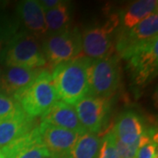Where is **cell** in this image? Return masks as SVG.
<instances>
[{
  "label": "cell",
  "mask_w": 158,
  "mask_h": 158,
  "mask_svg": "<svg viewBox=\"0 0 158 158\" xmlns=\"http://www.w3.org/2000/svg\"><path fill=\"white\" fill-rule=\"evenodd\" d=\"M92 59L80 56L56 65L51 74L61 101L75 106L89 94V69Z\"/></svg>",
  "instance_id": "6da1fadb"
},
{
  "label": "cell",
  "mask_w": 158,
  "mask_h": 158,
  "mask_svg": "<svg viewBox=\"0 0 158 158\" xmlns=\"http://www.w3.org/2000/svg\"><path fill=\"white\" fill-rule=\"evenodd\" d=\"M4 66L41 69L47 64L39 39L26 30L19 31L0 55Z\"/></svg>",
  "instance_id": "7a4b0ae2"
},
{
  "label": "cell",
  "mask_w": 158,
  "mask_h": 158,
  "mask_svg": "<svg viewBox=\"0 0 158 158\" xmlns=\"http://www.w3.org/2000/svg\"><path fill=\"white\" fill-rule=\"evenodd\" d=\"M57 101L59 98L51 74L46 69H42L18 99L23 112L32 118L41 117Z\"/></svg>",
  "instance_id": "3957f363"
},
{
  "label": "cell",
  "mask_w": 158,
  "mask_h": 158,
  "mask_svg": "<svg viewBox=\"0 0 158 158\" xmlns=\"http://www.w3.org/2000/svg\"><path fill=\"white\" fill-rule=\"evenodd\" d=\"M120 81L119 56L110 54L92 60L89 69V94L110 98L118 90Z\"/></svg>",
  "instance_id": "277c9868"
},
{
  "label": "cell",
  "mask_w": 158,
  "mask_h": 158,
  "mask_svg": "<svg viewBox=\"0 0 158 158\" xmlns=\"http://www.w3.org/2000/svg\"><path fill=\"white\" fill-rule=\"evenodd\" d=\"M46 61L56 67L82 56V34L77 27H70L62 32L47 35L42 44Z\"/></svg>",
  "instance_id": "5b68a950"
},
{
  "label": "cell",
  "mask_w": 158,
  "mask_h": 158,
  "mask_svg": "<svg viewBox=\"0 0 158 158\" xmlns=\"http://www.w3.org/2000/svg\"><path fill=\"white\" fill-rule=\"evenodd\" d=\"M120 22L119 14L113 13L102 25L86 29L82 34V47L85 56L100 59L113 52V33Z\"/></svg>",
  "instance_id": "8992f818"
},
{
  "label": "cell",
  "mask_w": 158,
  "mask_h": 158,
  "mask_svg": "<svg viewBox=\"0 0 158 158\" xmlns=\"http://www.w3.org/2000/svg\"><path fill=\"white\" fill-rule=\"evenodd\" d=\"M158 38L135 48L123 58L127 62L132 81L141 85L156 74L158 66Z\"/></svg>",
  "instance_id": "52a82bcc"
},
{
  "label": "cell",
  "mask_w": 158,
  "mask_h": 158,
  "mask_svg": "<svg viewBox=\"0 0 158 158\" xmlns=\"http://www.w3.org/2000/svg\"><path fill=\"white\" fill-rule=\"evenodd\" d=\"M158 38L157 11L141 20L132 28L117 29L115 47L117 55L124 58L135 48Z\"/></svg>",
  "instance_id": "ba28073f"
},
{
  "label": "cell",
  "mask_w": 158,
  "mask_h": 158,
  "mask_svg": "<svg viewBox=\"0 0 158 158\" xmlns=\"http://www.w3.org/2000/svg\"><path fill=\"white\" fill-rule=\"evenodd\" d=\"M73 106L86 132L97 135L106 128L111 108L110 98L87 95Z\"/></svg>",
  "instance_id": "9c48e42d"
},
{
  "label": "cell",
  "mask_w": 158,
  "mask_h": 158,
  "mask_svg": "<svg viewBox=\"0 0 158 158\" xmlns=\"http://www.w3.org/2000/svg\"><path fill=\"white\" fill-rule=\"evenodd\" d=\"M40 138L50 154L51 158H62L79 137L73 131L41 122L38 126Z\"/></svg>",
  "instance_id": "30bf717a"
},
{
  "label": "cell",
  "mask_w": 158,
  "mask_h": 158,
  "mask_svg": "<svg viewBox=\"0 0 158 158\" xmlns=\"http://www.w3.org/2000/svg\"><path fill=\"white\" fill-rule=\"evenodd\" d=\"M41 71L42 69L4 66L1 75V92L14 98L18 101Z\"/></svg>",
  "instance_id": "8fae6325"
},
{
  "label": "cell",
  "mask_w": 158,
  "mask_h": 158,
  "mask_svg": "<svg viewBox=\"0 0 158 158\" xmlns=\"http://www.w3.org/2000/svg\"><path fill=\"white\" fill-rule=\"evenodd\" d=\"M1 150L6 158H51L40 138L38 126Z\"/></svg>",
  "instance_id": "7c38bea8"
},
{
  "label": "cell",
  "mask_w": 158,
  "mask_h": 158,
  "mask_svg": "<svg viewBox=\"0 0 158 158\" xmlns=\"http://www.w3.org/2000/svg\"><path fill=\"white\" fill-rule=\"evenodd\" d=\"M18 19L26 27V31L34 35L37 39L47 36L48 28L45 21V11L39 1L26 0L17 5Z\"/></svg>",
  "instance_id": "4fadbf2b"
},
{
  "label": "cell",
  "mask_w": 158,
  "mask_h": 158,
  "mask_svg": "<svg viewBox=\"0 0 158 158\" xmlns=\"http://www.w3.org/2000/svg\"><path fill=\"white\" fill-rule=\"evenodd\" d=\"M36 127L34 118L28 117L21 109L0 120V148L11 144Z\"/></svg>",
  "instance_id": "5bb4252c"
},
{
  "label": "cell",
  "mask_w": 158,
  "mask_h": 158,
  "mask_svg": "<svg viewBox=\"0 0 158 158\" xmlns=\"http://www.w3.org/2000/svg\"><path fill=\"white\" fill-rule=\"evenodd\" d=\"M41 122L73 131L79 135L87 133L79 120L73 106L62 101H57L41 116Z\"/></svg>",
  "instance_id": "9a60e30c"
},
{
  "label": "cell",
  "mask_w": 158,
  "mask_h": 158,
  "mask_svg": "<svg viewBox=\"0 0 158 158\" xmlns=\"http://www.w3.org/2000/svg\"><path fill=\"white\" fill-rule=\"evenodd\" d=\"M146 129L144 122L138 113L127 111L119 116L113 127V132L117 140L129 146L139 142Z\"/></svg>",
  "instance_id": "2e32d148"
},
{
  "label": "cell",
  "mask_w": 158,
  "mask_h": 158,
  "mask_svg": "<svg viewBox=\"0 0 158 158\" xmlns=\"http://www.w3.org/2000/svg\"><path fill=\"white\" fill-rule=\"evenodd\" d=\"M157 0H139L131 4L119 16L122 28L129 29L157 11Z\"/></svg>",
  "instance_id": "e0dca14e"
},
{
  "label": "cell",
  "mask_w": 158,
  "mask_h": 158,
  "mask_svg": "<svg viewBox=\"0 0 158 158\" xmlns=\"http://www.w3.org/2000/svg\"><path fill=\"white\" fill-rule=\"evenodd\" d=\"M100 147V138L87 132L79 135L72 148L62 158H98Z\"/></svg>",
  "instance_id": "ac0fdd59"
},
{
  "label": "cell",
  "mask_w": 158,
  "mask_h": 158,
  "mask_svg": "<svg viewBox=\"0 0 158 158\" xmlns=\"http://www.w3.org/2000/svg\"><path fill=\"white\" fill-rule=\"evenodd\" d=\"M71 6L69 2L62 1V4L45 12V21L48 34H52L62 32L71 27Z\"/></svg>",
  "instance_id": "d6986e66"
},
{
  "label": "cell",
  "mask_w": 158,
  "mask_h": 158,
  "mask_svg": "<svg viewBox=\"0 0 158 158\" xmlns=\"http://www.w3.org/2000/svg\"><path fill=\"white\" fill-rule=\"evenodd\" d=\"M19 27L18 18L0 16V55L11 38L19 32Z\"/></svg>",
  "instance_id": "ffe728a7"
},
{
  "label": "cell",
  "mask_w": 158,
  "mask_h": 158,
  "mask_svg": "<svg viewBox=\"0 0 158 158\" xmlns=\"http://www.w3.org/2000/svg\"><path fill=\"white\" fill-rule=\"evenodd\" d=\"M98 158H119L113 130L107 133L101 141V147Z\"/></svg>",
  "instance_id": "44dd1931"
},
{
  "label": "cell",
  "mask_w": 158,
  "mask_h": 158,
  "mask_svg": "<svg viewBox=\"0 0 158 158\" xmlns=\"http://www.w3.org/2000/svg\"><path fill=\"white\" fill-rule=\"evenodd\" d=\"M19 103L12 97L0 92V120L20 111Z\"/></svg>",
  "instance_id": "7402d4cb"
},
{
  "label": "cell",
  "mask_w": 158,
  "mask_h": 158,
  "mask_svg": "<svg viewBox=\"0 0 158 158\" xmlns=\"http://www.w3.org/2000/svg\"><path fill=\"white\" fill-rule=\"evenodd\" d=\"M135 158H158L157 142L151 140L141 144L136 152Z\"/></svg>",
  "instance_id": "603a6c76"
},
{
  "label": "cell",
  "mask_w": 158,
  "mask_h": 158,
  "mask_svg": "<svg viewBox=\"0 0 158 158\" xmlns=\"http://www.w3.org/2000/svg\"><path fill=\"white\" fill-rule=\"evenodd\" d=\"M62 0H40L39 1L40 5L45 12L57 7L60 4H62Z\"/></svg>",
  "instance_id": "cb8c5ba5"
},
{
  "label": "cell",
  "mask_w": 158,
  "mask_h": 158,
  "mask_svg": "<svg viewBox=\"0 0 158 158\" xmlns=\"http://www.w3.org/2000/svg\"><path fill=\"white\" fill-rule=\"evenodd\" d=\"M0 158H6V156L3 154V152H2V150H1V148H0Z\"/></svg>",
  "instance_id": "d4e9b609"
},
{
  "label": "cell",
  "mask_w": 158,
  "mask_h": 158,
  "mask_svg": "<svg viewBox=\"0 0 158 158\" xmlns=\"http://www.w3.org/2000/svg\"><path fill=\"white\" fill-rule=\"evenodd\" d=\"M1 75H2V69L0 67V92H1Z\"/></svg>",
  "instance_id": "484cf974"
}]
</instances>
